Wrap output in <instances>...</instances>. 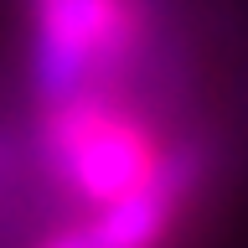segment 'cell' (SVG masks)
<instances>
[{
	"instance_id": "6da1fadb",
	"label": "cell",
	"mask_w": 248,
	"mask_h": 248,
	"mask_svg": "<svg viewBox=\"0 0 248 248\" xmlns=\"http://www.w3.org/2000/svg\"><path fill=\"white\" fill-rule=\"evenodd\" d=\"M42 145L62 186L83 207H108L124 191L145 186L166 155L150 124L104 93H78L67 104H46Z\"/></svg>"
},
{
	"instance_id": "7a4b0ae2",
	"label": "cell",
	"mask_w": 248,
	"mask_h": 248,
	"mask_svg": "<svg viewBox=\"0 0 248 248\" xmlns=\"http://www.w3.org/2000/svg\"><path fill=\"white\" fill-rule=\"evenodd\" d=\"M140 36L135 0H36L31 83L42 104H67L119 67Z\"/></svg>"
},
{
	"instance_id": "3957f363",
	"label": "cell",
	"mask_w": 248,
	"mask_h": 248,
	"mask_svg": "<svg viewBox=\"0 0 248 248\" xmlns=\"http://www.w3.org/2000/svg\"><path fill=\"white\" fill-rule=\"evenodd\" d=\"M197 176H202L197 150H166L160 170L145 186L124 191L108 207H93L88 228H83L88 248H160L170 222H176V212H181V202L191 197Z\"/></svg>"
}]
</instances>
